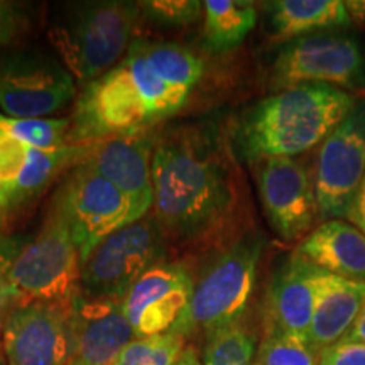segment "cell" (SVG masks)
<instances>
[{"label":"cell","instance_id":"f1b7e54d","mask_svg":"<svg viewBox=\"0 0 365 365\" xmlns=\"http://www.w3.org/2000/svg\"><path fill=\"white\" fill-rule=\"evenodd\" d=\"M137 6L149 21L168 27L195 24L203 11L200 0H145L137 2Z\"/></svg>","mask_w":365,"mask_h":365},{"label":"cell","instance_id":"52a82bcc","mask_svg":"<svg viewBox=\"0 0 365 365\" xmlns=\"http://www.w3.org/2000/svg\"><path fill=\"white\" fill-rule=\"evenodd\" d=\"M276 88L323 83L350 91L365 86V54L352 36L318 33L287 41L272 63Z\"/></svg>","mask_w":365,"mask_h":365},{"label":"cell","instance_id":"836d02e7","mask_svg":"<svg viewBox=\"0 0 365 365\" xmlns=\"http://www.w3.org/2000/svg\"><path fill=\"white\" fill-rule=\"evenodd\" d=\"M21 245L16 240L0 237V277L6 276L9 267L12 266L14 259L21 252Z\"/></svg>","mask_w":365,"mask_h":365},{"label":"cell","instance_id":"277c9868","mask_svg":"<svg viewBox=\"0 0 365 365\" xmlns=\"http://www.w3.org/2000/svg\"><path fill=\"white\" fill-rule=\"evenodd\" d=\"M139 17L137 2L76 4L54 22L49 39L68 71L88 85L129 51Z\"/></svg>","mask_w":365,"mask_h":365},{"label":"cell","instance_id":"8d00e7d4","mask_svg":"<svg viewBox=\"0 0 365 365\" xmlns=\"http://www.w3.org/2000/svg\"><path fill=\"white\" fill-rule=\"evenodd\" d=\"M0 365H9L6 354H4V349H2V341H0Z\"/></svg>","mask_w":365,"mask_h":365},{"label":"cell","instance_id":"8fae6325","mask_svg":"<svg viewBox=\"0 0 365 365\" xmlns=\"http://www.w3.org/2000/svg\"><path fill=\"white\" fill-rule=\"evenodd\" d=\"M252 166L272 230L287 242L307 239L319 222L313 166L299 158H266Z\"/></svg>","mask_w":365,"mask_h":365},{"label":"cell","instance_id":"83f0119b","mask_svg":"<svg viewBox=\"0 0 365 365\" xmlns=\"http://www.w3.org/2000/svg\"><path fill=\"white\" fill-rule=\"evenodd\" d=\"M186 349V339L180 333L134 339L118 354L113 365H175Z\"/></svg>","mask_w":365,"mask_h":365},{"label":"cell","instance_id":"3957f363","mask_svg":"<svg viewBox=\"0 0 365 365\" xmlns=\"http://www.w3.org/2000/svg\"><path fill=\"white\" fill-rule=\"evenodd\" d=\"M262 249V239L255 235L228 242L200 272L190 307L173 331L185 339L202 333L207 339L213 331L245 319L257 282Z\"/></svg>","mask_w":365,"mask_h":365},{"label":"cell","instance_id":"1f68e13d","mask_svg":"<svg viewBox=\"0 0 365 365\" xmlns=\"http://www.w3.org/2000/svg\"><path fill=\"white\" fill-rule=\"evenodd\" d=\"M17 304H19V301H17V296L11 284L6 281V277H0V333H2L7 317Z\"/></svg>","mask_w":365,"mask_h":365},{"label":"cell","instance_id":"4fadbf2b","mask_svg":"<svg viewBox=\"0 0 365 365\" xmlns=\"http://www.w3.org/2000/svg\"><path fill=\"white\" fill-rule=\"evenodd\" d=\"M0 341L9 365H70L75 350L71 303L17 304L4 323Z\"/></svg>","mask_w":365,"mask_h":365},{"label":"cell","instance_id":"5bb4252c","mask_svg":"<svg viewBox=\"0 0 365 365\" xmlns=\"http://www.w3.org/2000/svg\"><path fill=\"white\" fill-rule=\"evenodd\" d=\"M156 135L150 129L108 137L86 145L80 164L112 182L130 205V223L144 218L154 205L153 163Z\"/></svg>","mask_w":365,"mask_h":365},{"label":"cell","instance_id":"9a60e30c","mask_svg":"<svg viewBox=\"0 0 365 365\" xmlns=\"http://www.w3.org/2000/svg\"><path fill=\"white\" fill-rule=\"evenodd\" d=\"M193 287L195 279L181 264L161 262L145 271L120 301L135 339L173 331L190 307Z\"/></svg>","mask_w":365,"mask_h":365},{"label":"cell","instance_id":"30bf717a","mask_svg":"<svg viewBox=\"0 0 365 365\" xmlns=\"http://www.w3.org/2000/svg\"><path fill=\"white\" fill-rule=\"evenodd\" d=\"M68 68L33 49L0 58V110L12 118H46L75 97Z\"/></svg>","mask_w":365,"mask_h":365},{"label":"cell","instance_id":"ffe728a7","mask_svg":"<svg viewBox=\"0 0 365 365\" xmlns=\"http://www.w3.org/2000/svg\"><path fill=\"white\" fill-rule=\"evenodd\" d=\"M296 250L333 276L365 282V234L349 220L319 223Z\"/></svg>","mask_w":365,"mask_h":365},{"label":"cell","instance_id":"e575fe53","mask_svg":"<svg viewBox=\"0 0 365 365\" xmlns=\"http://www.w3.org/2000/svg\"><path fill=\"white\" fill-rule=\"evenodd\" d=\"M345 339L354 340V341H360V344H365V303H364L362 309H360L359 318L355 319L352 330L349 331V335H346Z\"/></svg>","mask_w":365,"mask_h":365},{"label":"cell","instance_id":"d590c367","mask_svg":"<svg viewBox=\"0 0 365 365\" xmlns=\"http://www.w3.org/2000/svg\"><path fill=\"white\" fill-rule=\"evenodd\" d=\"M175 365H203V362L198 359V354H196L193 346H186L185 352L181 354V357L178 359Z\"/></svg>","mask_w":365,"mask_h":365},{"label":"cell","instance_id":"e0dca14e","mask_svg":"<svg viewBox=\"0 0 365 365\" xmlns=\"http://www.w3.org/2000/svg\"><path fill=\"white\" fill-rule=\"evenodd\" d=\"M73 359L70 365H113L135 339L118 299H95L81 291L71 301Z\"/></svg>","mask_w":365,"mask_h":365},{"label":"cell","instance_id":"5b68a950","mask_svg":"<svg viewBox=\"0 0 365 365\" xmlns=\"http://www.w3.org/2000/svg\"><path fill=\"white\" fill-rule=\"evenodd\" d=\"M81 257L61 207L53 198L48 217L34 240L22 245L6 272L19 304L71 303L80 291Z\"/></svg>","mask_w":365,"mask_h":365},{"label":"cell","instance_id":"d6986e66","mask_svg":"<svg viewBox=\"0 0 365 365\" xmlns=\"http://www.w3.org/2000/svg\"><path fill=\"white\" fill-rule=\"evenodd\" d=\"M365 303V282L349 281L322 271L317 284L308 340L319 354L339 344L352 330Z\"/></svg>","mask_w":365,"mask_h":365},{"label":"cell","instance_id":"9c48e42d","mask_svg":"<svg viewBox=\"0 0 365 365\" xmlns=\"http://www.w3.org/2000/svg\"><path fill=\"white\" fill-rule=\"evenodd\" d=\"M70 122L68 140L71 145L95 144L108 137L148 130L153 125L122 63L85 86L76 98Z\"/></svg>","mask_w":365,"mask_h":365},{"label":"cell","instance_id":"44dd1931","mask_svg":"<svg viewBox=\"0 0 365 365\" xmlns=\"http://www.w3.org/2000/svg\"><path fill=\"white\" fill-rule=\"evenodd\" d=\"M272 36L293 41L352 24L345 2L340 0H277L267 4Z\"/></svg>","mask_w":365,"mask_h":365},{"label":"cell","instance_id":"ac0fdd59","mask_svg":"<svg viewBox=\"0 0 365 365\" xmlns=\"http://www.w3.org/2000/svg\"><path fill=\"white\" fill-rule=\"evenodd\" d=\"M322 271L298 250L281 264L267 289L264 330L308 336Z\"/></svg>","mask_w":365,"mask_h":365},{"label":"cell","instance_id":"603a6c76","mask_svg":"<svg viewBox=\"0 0 365 365\" xmlns=\"http://www.w3.org/2000/svg\"><path fill=\"white\" fill-rule=\"evenodd\" d=\"M132 46L143 54L150 70L163 81L190 93L202 80L205 63L191 49L176 43H153L137 39Z\"/></svg>","mask_w":365,"mask_h":365},{"label":"cell","instance_id":"7c38bea8","mask_svg":"<svg viewBox=\"0 0 365 365\" xmlns=\"http://www.w3.org/2000/svg\"><path fill=\"white\" fill-rule=\"evenodd\" d=\"M54 198L70 227L81 266L100 242L130 225V205L125 196L83 164L71 171Z\"/></svg>","mask_w":365,"mask_h":365},{"label":"cell","instance_id":"484cf974","mask_svg":"<svg viewBox=\"0 0 365 365\" xmlns=\"http://www.w3.org/2000/svg\"><path fill=\"white\" fill-rule=\"evenodd\" d=\"M70 118H12L0 113V134L38 150H56L71 145Z\"/></svg>","mask_w":365,"mask_h":365},{"label":"cell","instance_id":"d6a6232c","mask_svg":"<svg viewBox=\"0 0 365 365\" xmlns=\"http://www.w3.org/2000/svg\"><path fill=\"white\" fill-rule=\"evenodd\" d=\"M345 220L354 223L355 227L360 228V230L365 234V178L362 186H360L357 196H355L352 207H350L349 213H346Z\"/></svg>","mask_w":365,"mask_h":365},{"label":"cell","instance_id":"7402d4cb","mask_svg":"<svg viewBox=\"0 0 365 365\" xmlns=\"http://www.w3.org/2000/svg\"><path fill=\"white\" fill-rule=\"evenodd\" d=\"M203 12V44L213 54L232 51L240 46L257 21L254 4L242 0H207Z\"/></svg>","mask_w":365,"mask_h":365},{"label":"cell","instance_id":"d4e9b609","mask_svg":"<svg viewBox=\"0 0 365 365\" xmlns=\"http://www.w3.org/2000/svg\"><path fill=\"white\" fill-rule=\"evenodd\" d=\"M257 333L242 319L205 339L203 365H255Z\"/></svg>","mask_w":365,"mask_h":365},{"label":"cell","instance_id":"cb8c5ba5","mask_svg":"<svg viewBox=\"0 0 365 365\" xmlns=\"http://www.w3.org/2000/svg\"><path fill=\"white\" fill-rule=\"evenodd\" d=\"M122 65L129 71L130 78L145 105V110L149 113V120L153 125L158 124L163 118L176 113L188 100L190 93L178 90L159 78L145 63L143 54L137 51L132 44Z\"/></svg>","mask_w":365,"mask_h":365},{"label":"cell","instance_id":"4dcf8cb0","mask_svg":"<svg viewBox=\"0 0 365 365\" xmlns=\"http://www.w3.org/2000/svg\"><path fill=\"white\" fill-rule=\"evenodd\" d=\"M319 365H365V344L341 339L322 354Z\"/></svg>","mask_w":365,"mask_h":365},{"label":"cell","instance_id":"6da1fadb","mask_svg":"<svg viewBox=\"0 0 365 365\" xmlns=\"http://www.w3.org/2000/svg\"><path fill=\"white\" fill-rule=\"evenodd\" d=\"M154 215L166 237L198 244L232 234L242 217V185L232 149L210 125L156 135Z\"/></svg>","mask_w":365,"mask_h":365},{"label":"cell","instance_id":"74e56055","mask_svg":"<svg viewBox=\"0 0 365 365\" xmlns=\"http://www.w3.org/2000/svg\"><path fill=\"white\" fill-rule=\"evenodd\" d=\"M6 222H7V218H6V215H4V213H2V210H0V227H2Z\"/></svg>","mask_w":365,"mask_h":365},{"label":"cell","instance_id":"8992f818","mask_svg":"<svg viewBox=\"0 0 365 365\" xmlns=\"http://www.w3.org/2000/svg\"><path fill=\"white\" fill-rule=\"evenodd\" d=\"M166 254V234L154 213L103 239L81 266L80 291L95 299L122 301L129 287Z\"/></svg>","mask_w":365,"mask_h":365},{"label":"cell","instance_id":"f546056e","mask_svg":"<svg viewBox=\"0 0 365 365\" xmlns=\"http://www.w3.org/2000/svg\"><path fill=\"white\" fill-rule=\"evenodd\" d=\"M29 27V16L22 4L0 0V46L19 41Z\"/></svg>","mask_w":365,"mask_h":365},{"label":"cell","instance_id":"4316f807","mask_svg":"<svg viewBox=\"0 0 365 365\" xmlns=\"http://www.w3.org/2000/svg\"><path fill=\"white\" fill-rule=\"evenodd\" d=\"M322 354L308 336L281 330H264L255 365H319Z\"/></svg>","mask_w":365,"mask_h":365},{"label":"cell","instance_id":"7a4b0ae2","mask_svg":"<svg viewBox=\"0 0 365 365\" xmlns=\"http://www.w3.org/2000/svg\"><path fill=\"white\" fill-rule=\"evenodd\" d=\"M360 100L323 83H303L262 98L239 118L234 145L252 164L266 158H296L327 139Z\"/></svg>","mask_w":365,"mask_h":365},{"label":"cell","instance_id":"ba28073f","mask_svg":"<svg viewBox=\"0 0 365 365\" xmlns=\"http://www.w3.org/2000/svg\"><path fill=\"white\" fill-rule=\"evenodd\" d=\"M313 176L319 223L345 220L365 178V98L319 144Z\"/></svg>","mask_w":365,"mask_h":365},{"label":"cell","instance_id":"2e32d148","mask_svg":"<svg viewBox=\"0 0 365 365\" xmlns=\"http://www.w3.org/2000/svg\"><path fill=\"white\" fill-rule=\"evenodd\" d=\"M86 145L38 150L0 134V210L9 218L44 193L63 170L78 166Z\"/></svg>","mask_w":365,"mask_h":365}]
</instances>
